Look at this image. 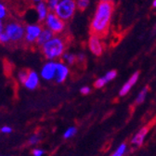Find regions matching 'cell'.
<instances>
[{"label": "cell", "mask_w": 156, "mask_h": 156, "mask_svg": "<svg viewBox=\"0 0 156 156\" xmlns=\"http://www.w3.org/2000/svg\"><path fill=\"white\" fill-rule=\"evenodd\" d=\"M114 10L112 2L101 1L98 3L94 16L90 23V34L101 37L105 35L109 30L111 20Z\"/></svg>", "instance_id": "1"}, {"label": "cell", "mask_w": 156, "mask_h": 156, "mask_svg": "<svg viewBox=\"0 0 156 156\" xmlns=\"http://www.w3.org/2000/svg\"><path fill=\"white\" fill-rule=\"evenodd\" d=\"M68 46V37L66 34L55 35L51 40L40 48L44 57L48 61H55L60 58L66 52Z\"/></svg>", "instance_id": "2"}, {"label": "cell", "mask_w": 156, "mask_h": 156, "mask_svg": "<svg viewBox=\"0 0 156 156\" xmlns=\"http://www.w3.org/2000/svg\"><path fill=\"white\" fill-rule=\"evenodd\" d=\"M5 33L8 34L10 43L20 44L24 41L25 25L20 21L14 19L8 20L5 23Z\"/></svg>", "instance_id": "3"}, {"label": "cell", "mask_w": 156, "mask_h": 156, "mask_svg": "<svg viewBox=\"0 0 156 156\" xmlns=\"http://www.w3.org/2000/svg\"><path fill=\"white\" fill-rule=\"evenodd\" d=\"M76 9V0H60L54 12L65 23H67L73 18Z\"/></svg>", "instance_id": "4"}, {"label": "cell", "mask_w": 156, "mask_h": 156, "mask_svg": "<svg viewBox=\"0 0 156 156\" xmlns=\"http://www.w3.org/2000/svg\"><path fill=\"white\" fill-rule=\"evenodd\" d=\"M43 23L44 26L53 32L55 35L63 34L66 29V23L55 12H49Z\"/></svg>", "instance_id": "5"}, {"label": "cell", "mask_w": 156, "mask_h": 156, "mask_svg": "<svg viewBox=\"0 0 156 156\" xmlns=\"http://www.w3.org/2000/svg\"><path fill=\"white\" fill-rule=\"evenodd\" d=\"M43 28H44V26L40 23L26 24L25 25V35H24V41L23 42L28 46L35 45Z\"/></svg>", "instance_id": "6"}, {"label": "cell", "mask_w": 156, "mask_h": 156, "mask_svg": "<svg viewBox=\"0 0 156 156\" xmlns=\"http://www.w3.org/2000/svg\"><path fill=\"white\" fill-rule=\"evenodd\" d=\"M88 48L92 54H94L95 56H101L103 52V44L101 41V37L97 34H90L88 39Z\"/></svg>", "instance_id": "7"}, {"label": "cell", "mask_w": 156, "mask_h": 156, "mask_svg": "<svg viewBox=\"0 0 156 156\" xmlns=\"http://www.w3.org/2000/svg\"><path fill=\"white\" fill-rule=\"evenodd\" d=\"M56 73H57V62L54 61H48V62H46L40 72L41 77L47 81L55 79Z\"/></svg>", "instance_id": "8"}, {"label": "cell", "mask_w": 156, "mask_h": 156, "mask_svg": "<svg viewBox=\"0 0 156 156\" xmlns=\"http://www.w3.org/2000/svg\"><path fill=\"white\" fill-rule=\"evenodd\" d=\"M34 11L36 12L37 21L40 23H44L46 18L48 15V13L50 12L49 11V9L48 7V4L46 2V0L39 2V3H37L35 5H34Z\"/></svg>", "instance_id": "9"}, {"label": "cell", "mask_w": 156, "mask_h": 156, "mask_svg": "<svg viewBox=\"0 0 156 156\" xmlns=\"http://www.w3.org/2000/svg\"><path fill=\"white\" fill-rule=\"evenodd\" d=\"M69 74V68L66 64L62 62H57V73L55 77V81L58 84L63 83Z\"/></svg>", "instance_id": "10"}, {"label": "cell", "mask_w": 156, "mask_h": 156, "mask_svg": "<svg viewBox=\"0 0 156 156\" xmlns=\"http://www.w3.org/2000/svg\"><path fill=\"white\" fill-rule=\"evenodd\" d=\"M54 36H55L54 33L51 32L49 29H48V28H46V27L44 26V28H43V30H42L40 35H39V37H38V39H37L35 46L40 48L42 46H44L46 43H48L49 40H51V39H52Z\"/></svg>", "instance_id": "11"}, {"label": "cell", "mask_w": 156, "mask_h": 156, "mask_svg": "<svg viewBox=\"0 0 156 156\" xmlns=\"http://www.w3.org/2000/svg\"><path fill=\"white\" fill-rule=\"evenodd\" d=\"M38 84H39V75L35 72L30 70L27 79L23 84L24 87L29 90H34L38 87Z\"/></svg>", "instance_id": "12"}, {"label": "cell", "mask_w": 156, "mask_h": 156, "mask_svg": "<svg viewBox=\"0 0 156 156\" xmlns=\"http://www.w3.org/2000/svg\"><path fill=\"white\" fill-rule=\"evenodd\" d=\"M140 77V72H136L135 73L132 74V76L128 79V81L122 87V88L120 89V92H119V95L121 97L123 96H126L131 89V87L136 83V81H138Z\"/></svg>", "instance_id": "13"}, {"label": "cell", "mask_w": 156, "mask_h": 156, "mask_svg": "<svg viewBox=\"0 0 156 156\" xmlns=\"http://www.w3.org/2000/svg\"><path fill=\"white\" fill-rule=\"evenodd\" d=\"M149 126H143L138 133H136L135 135V136L132 139V144L134 145H136V146H141L143 144V141H144V139H145V136L146 135L148 134L149 132Z\"/></svg>", "instance_id": "14"}, {"label": "cell", "mask_w": 156, "mask_h": 156, "mask_svg": "<svg viewBox=\"0 0 156 156\" xmlns=\"http://www.w3.org/2000/svg\"><path fill=\"white\" fill-rule=\"evenodd\" d=\"M62 61L64 62H66L68 65H73L75 62H77V56L73 54V53H70V52H65L62 57Z\"/></svg>", "instance_id": "15"}, {"label": "cell", "mask_w": 156, "mask_h": 156, "mask_svg": "<svg viewBox=\"0 0 156 156\" xmlns=\"http://www.w3.org/2000/svg\"><path fill=\"white\" fill-rule=\"evenodd\" d=\"M8 17H9V9L5 3L0 1V20L4 21V20L8 19Z\"/></svg>", "instance_id": "16"}, {"label": "cell", "mask_w": 156, "mask_h": 156, "mask_svg": "<svg viewBox=\"0 0 156 156\" xmlns=\"http://www.w3.org/2000/svg\"><path fill=\"white\" fill-rule=\"evenodd\" d=\"M90 0H76V6L77 9L80 11H84L89 6Z\"/></svg>", "instance_id": "17"}, {"label": "cell", "mask_w": 156, "mask_h": 156, "mask_svg": "<svg viewBox=\"0 0 156 156\" xmlns=\"http://www.w3.org/2000/svg\"><path fill=\"white\" fill-rule=\"evenodd\" d=\"M147 92H148V87H145L140 92V94L138 95V97H136V104H141V103L145 101V98H146Z\"/></svg>", "instance_id": "18"}, {"label": "cell", "mask_w": 156, "mask_h": 156, "mask_svg": "<svg viewBox=\"0 0 156 156\" xmlns=\"http://www.w3.org/2000/svg\"><path fill=\"white\" fill-rule=\"evenodd\" d=\"M29 71L30 70L24 69V70H21L18 73V79H19V81L21 82L22 84H24L25 80L27 79V76L29 74Z\"/></svg>", "instance_id": "19"}, {"label": "cell", "mask_w": 156, "mask_h": 156, "mask_svg": "<svg viewBox=\"0 0 156 156\" xmlns=\"http://www.w3.org/2000/svg\"><path fill=\"white\" fill-rule=\"evenodd\" d=\"M46 2L48 4V7L49 9V11L50 12H54L55 9H56V8L58 5V2H60V0H46Z\"/></svg>", "instance_id": "20"}, {"label": "cell", "mask_w": 156, "mask_h": 156, "mask_svg": "<svg viewBox=\"0 0 156 156\" xmlns=\"http://www.w3.org/2000/svg\"><path fill=\"white\" fill-rule=\"evenodd\" d=\"M107 84V80L105 79V77H101V78H99V79H97L96 81H95V83H94V87L95 88H101V87H103L105 85Z\"/></svg>", "instance_id": "21"}, {"label": "cell", "mask_w": 156, "mask_h": 156, "mask_svg": "<svg viewBox=\"0 0 156 156\" xmlns=\"http://www.w3.org/2000/svg\"><path fill=\"white\" fill-rule=\"evenodd\" d=\"M0 44H2V45H9V44H10V40H9L8 34L5 33V31L0 32Z\"/></svg>", "instance_id": "22"}, {"label": "cell", "mask_w": 156, "mask_h": 156, "mask_svg": "<svg viewBox=\"0 0 156 156\" xmlns=\"http://www.w3.org/2000/svg\"><path fill=\"white\" fill-rule=\"evenodd\" d=\"M76 128L74 127V126H72V127H69L66 131H65V133H64V135H63V136H64V139H70V138H72V136H73L75 134H76Z\"/></svg>", "instance_id": "23"}, {"label": "cell", "mask_w": 156, "mask_h": 156, "mask_svg": "<svg viewBox=\"0 0 156 156\" xmlns=\"http://www.w3.org/2000/svg\"><path fill=\"white\" fill-rule=\"evenodd\" d=\"M116 75H117V72L115 70H112V71L108 72L105 74L104 77H105V79L107 80V82H110V81H112V80L114 79V78L116 77Z\"/></svg>", "instance_id": "24"}, {"label": "cell", "mask_w": 156, "mask_h": 156, "mask_svg": "<svg viewBox=\"0 0 156 156\" xmlns=\"http://www.w3.org/2000/svg\"><path fill=\"white\" fill-rule=\"evenodd\" d=\"M39 141H40V138L37 136V135H34V136H32L31 138L29 139V143L31 144V145H35V144H37Z\"/></svg>", "instance_id": "25"}, {"label": "cell", "mask_w": 156, "mask_h": 156, "mask_svg": "<svg viewBox=\"0 0 156 156\" xmlns=\"http://www.w3.org/2000/svg\"><path fill=\"white\" fill-rule=\"evenodd\" d=\"M126 143H122V144L118 147V149L116 150V152H117V153H119V154H121V155H124V153L126 152Z\"/></svg>", "instance_id": "26"}, {"label": "cell", "mask_w": 156, "mask_h": 156, "mask_svg": "<svg viewBox=\"0 0 156 156\" xmlns=\"http://www.w3.org/2000/svg\"><path fill=\"white\" fill-rule=\"evenodd\" d=\"M0 131H1L2 133L4 134H9L12 132V128L10 126H4L1 127V129H0Z\"/></svg>", "instance_id": "27"}, {"label": "cell", "mask_w": 156, "mask_h": 156, "mask_svg": "<svg viewBox=\"0 0 156 156\" xmlns=\"http://www.w3.org/2000/svg\"><path fill=\"white\" fill-rule=\"evenodd\" d=\"M44 153H45V151L43 150H40V149H34L33 151V155L34 156H42Z\"/></svg>", "instance_id": "28"}, {"label": "cell", "mask_w": 156, "mask_h": 156, "mask_svg": "<svg viewBox=\"0 0 156 156\" xmlns=\"http://www.w3.org/2000/svg\"><path fill=\"white\" fill-rule=\"evenodd\" d=\"M80 92L83 95H88L90 93V88L88 87H81Z\"/></svg>", "instance_id": "29"}, {"label": "cell", "mask_w": 156, "mask_h": 156, "mask_svg": "<svg viewBox=\"0 0 156 156\" xmlns=\"http://www.w3.org/2000/svg\"><path fill=\"white\" fill-rule=\"evenodd\" d=\"M76 56H77V62H83L86 61V56L83 53L78 54Z\"/></svg>", "instance_id": "30"}, {"label": "cell", "mask_w": 156, "mask_h": 156, "mask_svg": "<svg viewBox=\"0 0 156 156\" xmlns=\"http://www.w3.org/2000/svg\"><path fill=\"white\" fill-rule=\"evenodd\" d=\"M5 29V23L2 20H0V32H3Z\"/></svg>", "instance_id": "31"}, {"label": "cell", "mask_w": 156, "mask_h": 156, "mask_svg": "<svg viewBox=\"0 0 156 156\" xmlns=\"http://www.w3.org/2000/svg\"><path fill=\"white\" fill-rule=\"evenodd\" d=\"M30 1H31L34 5H35V4H37V3H39V2L44 1V0H30Z\"/></svg>", "instance_id": "32"}, {"label": "cell", "mask_w": 156, "mask_h": 156, "mask_svg": "<svg viewBox=\"0 0 156 156\" xmlns=\"http://www.w3.org/2000/svg\"><path fill=\"white\" fill-rule=\"evenodd\" d=\"M112 156H123V155H121V154H119V153H117V152L115 151V152H114V153H113Z\"/></svg>", "instance_id": "33"}, {"label": "cell", "mask_w": 156, "mask_h": 156, "mask_svg": "<svg viewBox=\"0 0 156 156\" xmlns=\"http://www.w3.org/2000/svg\"><path fill=\"white\" fill-rule=\"evenodd\" d=\"M152 8H156V0H153V2H152Z\"/></svg>", "instance_id": "34"}, {"label": "cell", "mask_w": 156, "mask_h": 156, "mask_svg": "<svg viewBox=\"0 0 156 156\" xmlns=\"http://www.w3.org/2000/svg\"><path fill=\"white\" fill-rule=\"evenodd\" d=\"M101 1H105V2H112L113 0H101Z\"/></svg>", "instance_id": "35"}, {"label": "cell", "mask_w": 156, "mask_h": 156, "mask_svg": "<svg viewBox=\"0 0 156 156\" xmlns=\"http://www.w3.org/2000/svg\"><path fill=\"white\" fill-rule=\"evenodd\" d=\"M154 29H155V30H156V24H155V25H154Z\"/></svg>", "instance_id": "36"}]
</instances>
